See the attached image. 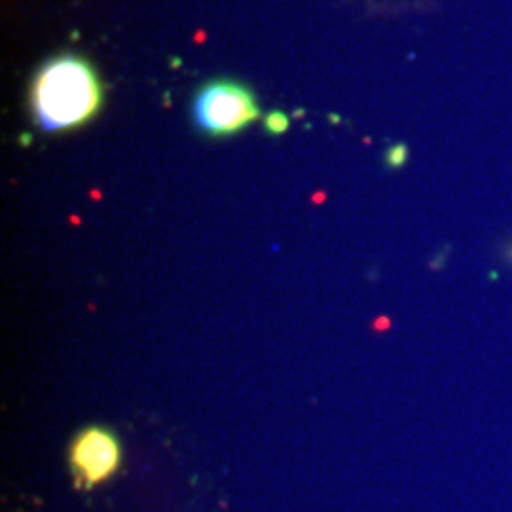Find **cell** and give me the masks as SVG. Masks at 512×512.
I'll return each instance as SVG.
<instances>
[{"label": "cell", "instance_id": "6da1fadb", "mask_svg": "<svg viewBox=\"0 0 512 512\" xmlns=\"http://www.w3.org/2000/svg\"><path fill=\"white\" fill-rule=\"evenodd\" d=\"M101 90L88 61L65 55L48 61L33 86L35 120L55 133L86 124L99 109Z\"/></svg>", "mask_w": 512, "mask_h": 512}, {"label": "cell", "instance_id": "277c9868", "mask_svg": "<svg viewBox=\"0 0 512 512\" xmlns=\"http://www.w3.org/2000/svg\"><path fill=\"white\" fill-rule=\"evenodd\" d=\"M268 128L275 131V133H279V131L287 128V122H285V118L281 114H272L270 120H268Z\"/></svg>", "mask_w": 512, "mask_h": 512}, {"label": "cell", "instance_id": "3957f363", "mask_svg": "<svg viewBox=\"0 0 512 512\" xmlns=\"http://www.w3.org/2000/svg\"><path fill=\"white\" fill-rule=\"evenodd\" d=\"M122 463V446L107 427L82 429L69 448V467L80 490H92L116 475Z\"/></svg>", "mask_w": 512, "mask_h": 512}, {"label": "cell", "instance_id": "7a4b0ae2", "mask_svg": "<svg viewBox=\"0 0 512 512\" xmlns=\"http://www.w3.org/2000/svg\"><path fill=\"white\" fill-rule=\"evenodd\" d=\"M194 124L207 135H232L258 118L255 97L236 82L207 84L192 103Z\"/></svg>", "mask_w": 512, "mask_h": 512}]
</instances>
